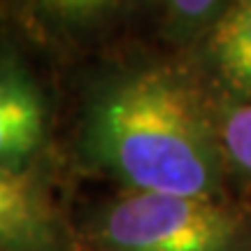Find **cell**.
<instances>
[{
  "instance_id": "cell-1",
  "label": "cell",
  "mask_w": 251,
  "mask_h": 251,
  "mask_svg": "<svg viewBox=\"0 0 251 251\" xmlns=\"http://www.w3.org/2000/svg\"><path fill=\"white\" fill-rule=\"evenodd\" d=\"M214 137L193 96L165 72H140L100 100L89 128L96 158L135 191L214 198Z\"/></svg>"
},
{
  "instance_id": "cell-2",
  "label": "cell",
  "mask_w": 251,
  "mask_h": 251,
  "mask_svg": "<svg viewBox=\"0 0 251 251\" xmlns=\"http://www.w3.org/2000/svg\"><path fill=\"white\" fill-rule=\"evenodd\" d=\"M100 233L117 251H233L240 228L214 198L135 191L109 207Z\"/></svg>"
},
{
  "instance_id": "cell-3",
  "label": "cell",
  "mask_w": 251,
  "mask_h": 251,
  "mask_svg": "<svg viewBox=\"0 0 251 251\" xmlns=\"http://www.w3.org/2000/svg\"><path fill=\"white\" fill-rule=\"evenodd\" d=\"M45 135V105L33 81L17 68H0V170L24 165Z\"/></svg>"
},
{
  "instance_id": "cell-4",
  "label": "cell",
  "mask_w": 251,
  "mask_h": 251,
  "mask_svg": "<svg viewBox=\"0 0 251 251\" xmlns=\"http://www.w3.org/2000/svg\"><path fill=\"white\" fill-rule=\"evenodd\" d=\"M54 244L51 212L35 181L0 170V251H51Z\"/></svg>"
},
{
  "instance_id": "cell-5",
  "label": "cell",
  "mask_w": 251,
  "mask_h": 251,
  "mask_svg": "<svg viewBox=\"0 0 251 251\" xmlns=\"http://www.w3.org/2000/svg\"><path fill=\"white\" fill-rule=\"evenodd\" d=\"M207 54L228 86L251 98V0L226 9L207 37Z\"/></svg>"
},
{
  "instance_id": "cell-6",
  "label": "cell",
  "mask_w": 251,
  "mask_h": 251,
  "mask_svg": "<svg viewBox=\"0 0 251 251\" xmlns=\"http://www.w3.org/2000/svg\"><path fill=\"white\" fill-rule=\"evenodd\" d=\"M221 147L247 175H251V102L233 105L221 119Z\"/></svg>"
}]
</instances>
